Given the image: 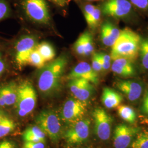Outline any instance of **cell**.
<instances>
[{
	"instance_id": "cell-1",
	"label": "cell",
	"mask_w": 148,
	"mask_h": 148,
	"mask_svg": "<svg viewBox=\"0 0 148 148\" xmlns=\"http://www.w3.org/2000/svg\"><path fill=\"white\" fill-rule=\"evenodd\" d=\"M68 59L65 55H61L41 69L37 77V86L42 95L51 97L61 90L62 79Z\"/></svg>"
},
{
	"instance_id": "cell-2",
	"label": "cell",
	"mask_w": 148,
	"mask_h": 148,
	"mask_svg": "<svg viewBox=\"0 0 148 148\" xmlns=\"http://www.w3.org/2000/svg\"><path fill=\"white\" fill-rule=\"evenodd\" d=\"M142 42L141 37L130 28L120 31V35L111 48V59L124 58L131 61L137 58Z\"/></svg>"
},
{
	"instance_id": "cell-3",
	"label": "cell",
	"mask_w": 148,
	"mask_h": 148,
	"mask_svg": "<svg viewBox=\"0 0 148 148\" xmlns=\"http://www.w3.org/2000/svg\"><path fill=\"white\" fill-rule=\"evenodd\" d=\"M37 94L29 81L18 85L17 98L14 106L19 116H25L33 111L36 105Z\"/></svg>"
},
{
	"instance_id": "cell-4",
	"label": "cell",
	"mask_w": 148,
	"mask_h": 148,
	"mask_svg": "<svg viewBox=\"0 0 148 148\" xmlns=\"http://www.w3.org/2000/svg\"><path fill=\"white\" fill-rule=\"evenodd\" d=\"M35 123L53 142H57L62 134L60 118L55 111L44 110L35 118Z\"/></svg>"
},
{
	"instance_id": "cell-5",
	"label": "cell",
	"mask_w": 148,
	"mask_h": 148,
	"mask_svg": "<svg viewBox=\"0 0 148 148\" xmlns=\"http://www.w3.org/2000/svg\"><path fill=\"white\" fill-rule=\"evenodd\" d=\"M37 41L32 36H25L18 39L13 45L12 56L15 65L21 68L27 64L28 59L36 48Z\"/></svg>"
},
{
	"instance_id": "cell-6",
	"label": "cell",
	"mask_w": 148,
	"mask_h": 148,
	"mask_svg": "<svg viewBox=\"0 0 148 148\" xmlns=\"http://www.w3.org/2000/svg\"><path fill=\"white\" fill-rule=\"evenodd\" d=\"M21 7L27 16L37 23L47 24L50 21V14L45 0H22Z\"/></svg>"
},
{
	"instance_id": "cell-7",
	"label": "cell",
	"mask_w": 148,
	"mask_h": 148,
	"mask_svg": "<svg viewBox=\"0 0 148 148\" xmlns=\"http://www.w3.org/2000/svg\"><path fill=\"white\" fill-rule=\"evenodd\" d=\"M90 122L88 119H81L71 124L65 133V139L69 145L84 143L88 138Z\"/></svg>"
},
{
	"instance_id": "cell-8",
	"label": "cell",
	"mask_w": 148,
	"mask_h": 148,
	"mask_svg": "<svg viewBox=\"0 0 148 148\" xmlns=\"http://www.w3.org/2000/svg\"><path fill=\"white\" fill-rule=\"evenodd\" d=\"M86 111L85 103L77 99L69 98L66 101L61 111V119L65 123L73 124L82 119Z\"/></svg>"
},
{
	"instance_id": "cell-9",
	"label": "cell",
	"mask_w": 148,
	"mask_h": 148,
	"mask_svg": "<svg viewBox=\"0 0 148 148\" xmlns=\"http://www.w3.org/2000/svg\"><path fill=\"white\" fill-rule=\"evenodd\" d=\"M92 115L97 136L102 140H108L111 135L112 117L101 108H95Z\"/></svg>"
},
{
	"instance_id": "cell-10",
	"label": "cell",
	"mask_w": 148,
	"mask_h": 148,
	"mask_svg": "<svg viewBox=\"0 0 148 148\" xmlns=\"http://www.w3.org/2000/svg\"><path fill=\"white\" fill-rule=\"evenodd\" d=\"M132 11V5L129 0H107L102 6L103 13L114 18H123Z\"/></svg>"
},
{
	"instance_id": "cell-11",
	"label": "cell",
	"mask_w": 148,
	"mask_h": 148,
	"mask_svg": "<svg viewBox=\"0 0 148 148\" xmlns=\"http://www.w3.org/2000/svg\"><path fill=\"white\" fill-rule=\"evenodd\" d=\"M137 127L129 126L125 124L117 125L114 133V145L115 148H127L139 131Z\"/></svg>"
},
{
	"instance_id": "cell-12",
	"label": "cell",
	"mask_w": 148,
	"mask_h": 148,
	"mask_svg": "<svg viewBox=\"0 0 148 148\" xmlns=\"http://www.w3.org/2000/svg\"><path fill=\"white\" fill-rule=\"evenodd\" d=\"M69 80V89L75 98L84 103L88 101L95 90L92 84L84 79H73Z\"/></svg>"
},
{
	"instance_id": "cell-13",
	"label": "cell",
	"mask_w": 148,
	"mask_h": 148,
	"mask_svg": "<svg viewBox=\"0 0 148 148\" xmlns=\"http://www.w3.org/2000/svg\"><path fill=\"white\" fill-rule=\"evenodd\" d=\"M84 79L95 85L99 83V77L97 72L89 64L85 62L76 65L70 72L68 79Z\"/></svg>"
},
{
	"instance_id": "cell-14",
	"label": "cell",
	"mask_w": 148,
	"mask_h": 148,
	"mask_svg": "<svg viewBox=\"0 0 148 148\" xmlns=\"http://www.w3.org/2000/svg\"><path fill=\"white\" fill-rule=\"evenodd\" d=\"M18 85L14 81H10L0 85V108L15 105Z\"/></svg>"
},
{
	"instance_id": "cell-15",
	"label": "cell",
	"mask_w": 148,
	"mask_h": 148,
	"mask_svg": "<svg viewBox=\"0 0 148 148\" xmlns=\"http://www.w3.org/2000/svg\"><path fill=\"white\" fill-rule=\"evenodd\" d=\"M116 86L131 101H134L138 99L143 92L142 85L132 80L117 81Z\"/></svg>"
},
{
	"instance_id": "cell-16",
	"label": "cell",
	"mask_w": 148,
	"mask_h": 148,
	"mask_svg": "<svg viewBox=\"0 0 148 148\" xmlns=\"http://www.w3.org/2000/svg\"><path fill=\"white\" fill-rule=\"evenodd\" d=\"M120 31L110 21L104 23L101 27V37L103 43L108 47H112L120 35Z\"/></svg>"
},
{
	"instance_id": "cell-17",
	"label": "cell",
	"mask_w": 148,
	"mask_h": 148,
	"mask_svg": "<svg viewBox=\"0 0 148 148\" xmlns=\"http://www.w3.org/2000/svg\"><path fill=\"white\" fill-rule=\"evenodd\" d=\"M101 101L104 106L108 109L117 108L123 101V97L115 90L109 87H105L103 90Z\"/></svg>"
},
{
	"instance_id": "cell-18",
	"label": "cell",
	"mask_w": 148,
	"mask_h": 148,
	"mask_svg": "<svg viewBox=\"0 0 148 148\" xmlns=\"http://www.w3.org/2000/svg\"><path fill=\"white\" fill-rule=\"evenodd\" d=\"M36 49L46 62L52 60L56 56V52L52 45L47 42L37 44Z\"/></svg>"
},
{
	"instance_id": "cell-19",
	"label": "cell",
	"mask_w": 148,
	"mask_h": 148,
	"mask_svg": "<svg viewBox=\"0 0 148 148\" xmlns=\"http://www.w3.org/2000/svg\"><path fill=\"white\" fill-rule=\"evenodd\" d=\"M15 128L16 124L14 121L4 114L0 119V138L13 132Z\"/></svg>"
},
{
	"instance_id": "cell-20",
	"label": "cell",
	"mask_w": 148,
	"mask_h": 148,
	"mask_svg": "<svg viewBox=\"0 0 148 148\" xmlns=\"http://www.w3.org/2000/svg\"><path fill=\"white\" fill-rule=\"evenodd\" d=\"M117 111L119 116L124 121L130 123H133L136 120V113L133 109L127 106H119Z\"/></svg>"
},
{
	"instance_id": "cell-21",
	"label": "cell",
	"mask_w": 148,
	"mask_h": 148,
	"mask_svg": "<svg viewBox=\"0 0 148 148\" xmlns=\"http://www.w3.org/2000/svg\"><path fill=\"white\" fill-rule=\"evenodd\" d=\"M5 51L6 50L0 43V79L8 74L10 69L8 59Z\"/></svg>"
},
{
	"instance_id": "cell-22",
	"label": "cell",
	"mask_w": 148,
	"mask_h": 148,
	"mask_svg": "<svg viewBox=\"0 0 148 148\" xmlns=\"http://www.w3.org/2000/svg\"><path fill=\"white\" fill-rule=\"evenodd\" d=\"M46 61L38 52L36 48L31 53L28 59L27 64L31 65L37 68L42 69L46 65Z\"/></svg>"
},
{
	"instance_id": "cell-23",
	"label": "cell",
	"mask_w": 148,
	"mask_h": 148,
	"mask_svg": "<svg viewBox=\"0 0 148 148\" xmlns=\"http://www.w3.org/2000/svg\"><path fill=\"white\" fill-rule=\"evenodd\" d=\"M139 54L143 68L148 70V37L142 40Z\"/></svg>"
},
{
	"instance_id": "cell-24",
	"label": "cell",
	"mask_w": 148,
	"mask_h": 148,
	"mask_svg": "<svg viewBox=\"0 0 148 148\" xmlns=\"http://www.w3.org/2000/svg\"><path fill=\"white\" fill-rule=\"evenodd\" d=\"M12 14L9 0H0V22L10 18Z\"/></svg>"
},
{
	"instance_id": "cell-25",
	"label": "cell",
	"mask_w": 148,
	"mask_h": 148,
	"mask_svg": "<svg viewBox=\"0 0 148 148\" xmlns=\"http://www.w3.org/2000/svg\"><path fill=\"white\" fill-rule=\"evenodd\" d=\"M82 36L84 38V56H88L94 50L93 37L92 35L88 32H84Z\"/></svg>"
},
{
	"instance_id": "cell-26",
	"label": "cell",
	"mask_w": 148,
	"mask_h": 148,
	"mask_svg": "<svg viewBox=\"0 0 148 148\" xmlns=\"http://www.w3.org/2000/svg\"><path fill=\"white\" fill-rule=\"evenodd\" d=\"M132 148H148V132L138 133L136 139L132 144Z\"/></svg>"
},
{
	"instance_id": "cell-27",
	"label": "cell",
	"mask_w": 148,
	"mask_h": 148,
	"mask_svg": "<svg viewBox=\"0 0 148 148\" xmlns=\"http://www.w3.org/2000/svg\"><path fill=\"white\" fill-rule=\"evenodd\" d=\"M101 11L99 8H96L90 17L86 20L88 25L91 28H95L98 25L101 20Z\"/></svg>"
},
{
	"instance_id": "cell-28",
	"label": "cell",
	"mask_w": 148,
	"mask_h": 148,
	"mask_svg": "<svg viewBox=\"0 0 148 148\" xmlns=\"http://www.w3.org/2000/svg\"><path fill=\"white\" fill-rule=\"evenodd\" d=\"M23 133L39 138L40 139L42 140L43 141L46 142V134L37 125L27 128Z\"/></svg>"
},
{
	"instance_id": "cell-29",
	"label": "cell",
	"mask_w": 148,
	"mask_h": 148,
	"mask_svg": "<svg viewBox=\"0 0 148 148\" xmlns=\"http://www.w3.org/2000/svg\"><path fill=\"white\" fill-rule=\"evenodd\" d=\"M74 49L76 52L80 56H84V38L82 34L79 36L74 44Z\"/></svg>"
},
{
	"instance_id": "cell-30",
	"label": "cell",
	"mask_w": 148,
	"mask_h": 148,
	"mask_svg": "<svg viewBox=\"0 0 148 148\" xmlns=\"http://www.w3.org/2000/svg\"><path fill=\"white\" fill-rule=\"evenodd\" d=\"M132 5L142 11H148V0H129Z\"/></svg>"
},
{
	"instance_id": "cell-31",
	"label": "cell",
	"mask_w": 148,
	"mask_h": 148,
	"mask_svg": "<svg viewBox=\"0 0 148 148\" xmlns=\"http://www.w3.org/2000/svg\"><path fill=\"white\" fill-rule=\"evenodd\" d=\"M45 142H24L22 148H45Z\"/></svg>"
},
{
	"instance_id": "cell-32",
	"label": "cell",
	"mask_w": 148,
	"mask_h": 148,
	"mask_svg": "<svg viewBox=\"0 0 148 148\" xmlns=\"http://www.w3.org/2000/svg\"><path fill=\"white\" fill-rule=\"evenodd\" d=\"M92 67L96 72L101 71V70H103L100 61L97 56V53H95L93 56L92 62Z\"/></svg>"
},
{
	"instance_id": "cell-33",
	"label": "cell",
	"mask_w": 148,
	"mask_h": 148,
	"mask_svg": "<svg viewBox=\"0 0 148 148\" xmlns=\"http://www.w3.org/2000/svg\"><path fill=\"white\" fill-rule=\"evenodd\" d=\"M95 8H96L95 5H93L91 4H88L85 5L84 10V14L86 20H87L90 16H91L93 11H95Z\"/></svg>"
},
{
	"instance_id": "cell-34",
	"label": "cell",
	"mask_w": 148,
	"mask_h": 148,
	"mask_svg": "<svg viewBox=\"0 0 148 148\" xmlns=\"http://www.w3.org/2000/svg\"><path fill=\"white\" fill-rule=\"evenodd\" d=\"M0 148H17L15 143L10 140H3L0 142Z\"/></svg>"
},
{
	"instance_id": "cell-35",
	"label": "cell",
	"mask_w": 148,
	"mask_h": 148,
	"mask_svg": "<svg viewBox=\"0 0 148 148\" xmlns=\"http://www.w3.org/2000/svg\"><path fill=\"white\" fill-rule=\"evenodd\" d=\"M141 109L143 113L148 115V98L145 96L143 99Z\"/></svg>"
},
{
	"instance_id": "cell-36",
	"label": "cell",
	"mask_w": 148,
	"mask_h": 148,
	"mask_svg": "<svg viewBox=\"0 0 148 148\" xmlns=\"http://www.w3.org/2000/svg\"><path fill=\"white\" fill-rule=\"evenodd\" d=\"M50 1H51L56 5L60 7H65L67 3V0H50Z\"/></svg>"
},
{
	"instance_id": "cell-37",
	"label": "cell",
	"mask_w": 148,
	"mask_h": 148,
	"mask_svg": "<svg viewBox=\"0 0 148 148\" xmlns=\"http://www.w3.org/2000/svg\"><path fill=\"white\" fill-rule=\"evenodd\" d=\"M100 57H101V59L106 63H110V61H111V57L110 56L106 54V53H98Z\"/></svg>"
},
{
	"instance_id": "cell-38",
	"label": "cell",
	"mask_w": 148,
	"mask_h": 148,
	"mask_svg": "<svg viewBox=\"0 0 148 148\" xmlns=\"http://www.w3.org/2000/svg\"><path fill=\"white\" fill-rule=\"evenodd\" d=\"M4 114H5V113L0 109V119H1V118L2 117V116L4 115Z\"/></svg>"
},
{
	"instance_id": "cell-39",
	"label": "cell",
	"mask_w": 148,
	"mask_h": 148,
	"mask_svg": "<svg viewBox=\"0 0 148 148\" xmlns=\"http://www.w3.org/2000/svg\"><path fill=\"white\" fill-rule=\"evenodd\" d=\"M145 97L148 98V90L146 92V93H145Z\"/></svg>"
},
{
	"instance_id": "cell-40",
	"label": "cell",
	"mask_w": 148,
	"mask_h": 148,
	"mask_svg": "<svg viewBox=\"0 0 148 148\" xmlns=\"http://www.w3.org/2000/svg\"><path fill=\"white\" fill-rule=\"evenodd\" d=\"M86 1H98L99 0H86Z\"/></svg>"
}]
</instances>
